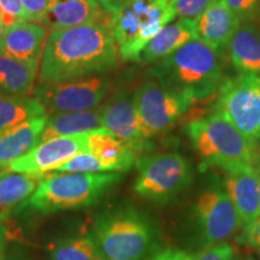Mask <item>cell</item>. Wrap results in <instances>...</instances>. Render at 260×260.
Wrapping results in <instances>:
<instances>
[{"mask_svg": "<svg viewBox=\"0 0 260 260\" xmlns=\"http://www.w3.org/2000/svg\"><path fill=\"white\" fill-rule=\"evenodd\" d=\"M121 180V172H57L42 178L18 210L50 214L94 206Z\"/></svg>", "mask_w": 260, "mask_h": 260, "instance_id": "5b68a950", "label": "cell"}, {"mask_svg": "<svg viewBox=\"0 0 260 260\" xmlns=\"http://www.w3.org/2000/svg\"><path fill=\"white\" fill-rule=\"evenodd\" d=\"M205 171L206 177L200 182L182 219V240L184 249L190 253L228 242L240 230L239 217L222 176L212 168Z\"/></svg>", "mask_w": 260, "mask_h": 260, "instance_id": "3957f363", "label": "cell"}, {"mask_svg": "<svg viewBox=\"0 0 260 260\" xmlns=\"http://www.w3.org/2000/svg\"><path fill=\"white\" fill-rule=\"evenodd\" d=\"M236 252L229 242H222L210 248L194 253L191 260H235Z\"/></svg>", "mask_w": 260, "mask_h": 260, "instance_id": "f1b7e54d", "label": "cell"}, {"mask_svg": "<svg viewBox=\"0 0 260 260\" xmlns=\"http://www.w3.org/2000/svg\"><path fill=\"white\" fill-rule=\"evenodd\" d=\"M6 249V236H5V229L0 224V260H4Z\"/></svg>", "mask_w": 260, "mask_h": 260, "instance_id": "e575fe53", "label": "cell"}, {"mask_svg": "<svg viewBox=\"0 0 260 260\" xmlns=\"http://www.w3.org/2000/svg\"><path fill=\"white\" fill-rule=\"evenodd\" d=\"M228 50L239 74L260 76V30L254 24H240L228 44Z\"/></svg>", "mask_w": 260, "mask_h": 260, "instance_id": "44dd1931", "label": "cell"}, {"mask_svg": "<svg viewBox=\"0 0 260 260\" xmlns=\"http://www.w3.org/2000/svg\"><path fill=\"white\" fill-rule=\"evenodd\" d=\"M6 170H5V168H3V167H0V177L3 176V175H4V172H5Z\"/></svg>", "mask_w": 260, "mask_h": 260, "instance_id": "74e56055", "label": "cell"}, {"mask_svg": "<svg viewBox=\"0 0 260 260\" xmlns=\"http://www.w3.org/2000/svg\"><path fill=\"white\" fill-rule=\"evenodd\" d=\"M40 64L16 59L0 52V94L29 96L32 94Z\"/></svg>", "mask_w": 260, "mask_h": 260, "instance_id": "7402d4cb", "label": "cell"}, {"mask_svg": "<svg viewBox=\"0 0 260 260\" xmlns=\"http://www.w3.org/2000/svg\"><path fill=\"white\" fill-rule=\"evenodd\" d=\"M96 2L99 3V5L105 10L107 14L112 15L122 5H124L128 0H96Z\"/></svg>", "mask_w": 260, "mask_h": 260, "instance_id": "836d02e7", "label": "cell"}, {"mask_svg": "<svg viewBox=\"0 0 260 260\" xmlns=\"http://www.w3.org/2000/svg\"><path fill=\"white\" fill-rule=\"evenodd\" d=\"M111 15L96 0H48L40 24L50 31L93 23L110 24Z\"/></svg>", "mask_w": 260, "mask_h": 260, "instance_id": "9a60e30c", "label": "cell"}, {"mask_svg": "<svg viewBox=\"0 0 260 260\" xmlns=\"http://www.w3.org/2000/svg\"><path fill=\"white\" fill-rule=\"evenodd\" d=\"M44 177L45 175L4 172L0 177V223L34 193Z\"/></svg>", "mask_w": 260, "mask_h": 260, "instance_id": "cb8c5ba5", "label": "cell"}, {"mask_svg": "<svg viewBox=\"0 0 260 260\" xmlns=\"http://www.w3.org/2000/svg\"><path fill=\"white\" fill-rule=\"evenodd\" d=\"M222 69L220 53L194 39L158 61L149 75L194 103L211 96L219 88Z\"/></svg>", "mask_w": 260, "mask_h": 260, "instance_id": "277c9868", "label": "cell"}, {"mask_svg": "<svg viewBox=\"0 0 260 260\" xmlns=\"http://www.w3.org/2000/svg\"><path fill=\"white\" fill-rule=\"evenodd\" d=\"M235 260H259V259H256L252 255H245V256H236Z\"/></svg>", "mask_w": 260, "mask_h": 260, "instance_id": "8d00e7d4", "label": "cell"}, {"mask_svg": "<svg viewBox=\"0 0 260 260\" xmlns=\"http://www.w3.org/2000/svg\"><path fill=\"white\" fill-rule=\"evenodd\" d=\"M102 126L128 146L136 155L148 148L149 139L140 124L134 98L128 90L118 88L99 106Z\"/></svg>", "mask_w": 260, "mask_h": 260, "instance_id": "5bb4252c", "label": "cell"}, {"mask_svg": "<svg viewBox=\"0 0 260 260\" xmlns=\"http://www.w3.org/2000/svg\"><path fill=\"white\" fill-rule=\"evenodd\" d=\"M4 30H5V24H4V22H3L2 12H0V41H2V38H3V34H4Z\"/></svg>", "mask_w": 260, "mask_h": 260, "instance_id": "d590c367", "label": "cell"}, {"mask_svg": "<svg viewBox=\"0 0 260 260\" xmlns=\"http://www.w3.org/2000/svg\"><path fill=\"white\" fill-rule=\"evenodd\" d=\"M29 22L40 23L46 12L48 0H21Z\"/></svg>", "mask_w": 260, "mask_h": 260, "instance_id": "4dcf8cb0", "label": "cell"}, {"mask_svg": "<svg viewBox=\"0 0 260 260\" xmlns=\"http://www.w3.org/2000/svg\"><path fill=\"white\" fill-rule=\"evenodd\" d=\"M194 253H190L183 248L176 247H162L148 260H191Z\"/></svg>", "mask_w": 260, "mask_h": 260, "instance_id": "1f68e13d", "label": "cell"}, {"mask_svg": "<svg viewBox=\"0 0 260 260\" xmlns=\"http://www.w3.org/2000/svg\"><path fill=\"white\" fill-rule=\"evenodd\" d=\"M99 128H103L99 106L88 111L56 113L47 116L46 126L42 132L39 144L54 138L88 133Z\"/></svg>", "mask_w": 260, "mask_h": 260, "instance_id": "603a6c76", "label": "cell"}, {"mask_svg": "<svg viewBox=\"0 0 260 260\" xmlns=\"http://www.w3.org/2000/svg\"><path fill=\"white\" fill-rule=\"evenodd\" d=\"M88 152L102 162L107 172L129 170L138 159L128 146L105 128L88 132Z\"/></svg>", "mask_w": 260, "mask_h": 260, "instance_id": "d6986e66", "label": "cell"}, {"mask_svg": "<svg viewBox=\"0 0 260 260\" xmlns=\"http://www.w3.org/2000/svg\"><path fill=\"white\" fill-rule=\"evenodd\" d=\"M133 98L139 122L148 139L170 132L193 103L155 80L140 84Z\"/></svg>", "mask_w": 260, "mask_h": 260, "instance_id": "8fae6325", "label": "cell"}, {"mask_svg": "<svg viewBox=\"0 0 260 260\" xmlns=\"http://www.w3.org/2000/svg\"><path fill=\"white\" fill-rule=\"evenodd\" d=\"M46 40L47 31L44 25L18 21L5 28L0 41V52L16 59L40 64Z\"/></svg>", "mask_w": 260, "mask_h": 260, "instance_id": "e0dca14e", "label": "cell"}, {"mask_svg": "<svg viewBox=\"0 0 260 260\" xmlns=\"http://www.w3.org/2000/svg\"><path fill=\"white\" fill-rule=\"evenodd\" d=\"M194 39L195 34L191 19H178L176 22H171L146 45L140 56V61L144 64L158 63Z\"/></svg>", "mask_w": 260, "mask_h": 260, "instance_id": "ffe728a7", "label": "cell"}, {"mask_svg": "<svg viewBox=\"0 0 260 260\" xmlns=\"http://www.w3.org/2000/svg\"><path fill=\"white\" fill-rule=\"evenodd\" d=\"M212 0H170L176 17L180 19H197Z\"/></svg>", "mask_w": 260, "mask_h": 260, "instance_id": "4316f807", "label": "cell"}, {"mask_svg": "<svg viewBox=\"0 0 260 260\" xmlns=\"http://www.w3.org/2000/svg\"><path fill=\"white\" fill-rule=\"evenodd\" d=\"M259 175H260V174H259Z\"/></svg>", "mask_w": 260, "mask_h": 260, "instance_id": "f35d334b", "label": "cell"}, {"mask_svg": "<svg viewBox=\"0 0 260 260\" xmlns=\"http://www.w3.org/2000/svg\"><path fill=\"white\" fill-rule=\"evenodd\" d=\"M214 112L222 115L247 139L260 142V76L239 74L218 88Z\"/></svg>", "mask_w": 260, "mask_h": 260, "instance_id": "9c48e42d", "label": "cell"}, {"mask_svg": "<svg viewBox=\"0 0 260 260\" xmlns=\"http://www.w3.org/2000/svg\"><path fill=\"white\" fill-rule=\"evenodd\" d=\"M86 151H88V133L60 136L35 146L28 153L12 161L5 170L17 174L45 175Z\"/></svg>", "mask_w": 260, "mask_h": 260, "instance_id": "4fadbf2b", "label": "cell"}, {"mask_svg": "<svg viewBox=\"0 0 260 260\" xmlns=\"http://www.w3.org/2000/svg\"><path fill=\"white\" fill-rule=\"evenodd\" d=\"M51 260H109L104 254L92 230L87 229L58 239L51 248Z\"/></svg>", "mask_w": 260, "mask_h": 260, "instance_id": "d4e9b609", "label": "cell"}, {"mask_svg": "<svg viewBox=\"0 0 260 260\" xmlns=\"http://www.w3.org/2000/svg\"><path fill=\"white\" fill-rule=\"evenodd\" d=\"M241 23H249L260 9V0H224Z\"/></svg>", "mask_w": 260, "mask_h": 260, "instance_id": "83f0119b", "label": "cell"}, {"mask_svg": "<svg viewBox=\"0 0 260 260\" xmlns=\"http://www.w3.org/2000/svg\"><path fill=\"white\" fill-rule=\"evenodd\" d=\"M0 12L5 28L18 21H28L21 0H0Z\"/></svg>", "mask_w": 260, "mask_h": 260, "instance_id": "f546056e", "label": "cell"}, {"mask_svg": "<svg viewBox=\"0 0 260 260\" xmlns=\"http://www.w3.org/2000/svg\"><path fill=\"white\" fill-rule=\"evenodd\" d=\"M242 245H247L248 247H251L253 251L255 252V254L260 258V217L259 219L256 220L254 226L252 228V230L249 232L248 235H247Z\"/></svg>", "mask_w": 260, "mask_h": 260, "instance_id": "d6a6232c", "label": "cell"}, {"mask_svg": "<svg viewBox=\"0 0 260 260\" xmlns=\"http://www.w3.org/2000/svg\"><path fill=\"white\" fill-rule=\"evenodd\" d=\"M90 230L109 260H148L162 248L157 220L129 203L98 212Z\"/></svg>", "mask_w": 260, "mask_h": 260, "instance_id": "7a4b0ae2", "label": "cell"}, {"mask_svg": "<svg viewBox=\"0 0 260 260\" xmlns=\"http://www.w3.org/2000/svg\"><path fill=\"white\" fill-rule=\"evenodd\" d=\"M134 165L138 170L133 186L135 194L153 204H170L193 184V167L180 153L142 155L136 159Z\"/></svg>", "mask_w": 260, "mask_h": 260, "instance_id": "ba28073f", "label": "cell"}, {"mask_svg": "<svg viewBox=\"0 0 260 260\" xmlns=\"http://www.w3.org/2000/svg\"><path fill=\"white\" fill-rule=\"evenodd\" d=\"M45 115L46 111L37 98L0 94V135L27 119Z\"/></svg>", "mask_w": 260, "mask_h": 260, "instance_id": "484cf974", "label": "cell"}, {"mask_svg": "<svg viewBox=\"0 0 260 260\" xmlns=\"http://www.w3.org/2000/svg\"><path fill=\"white\" fill-rule=\"evenodd\" d=\"M240 24V19L224 0H212L203 14L193 21L195 39L220 53L228 47Z\"/></svg>", "mask_w": 260, "mask_h": 260, "instance_id": "2e32d148", "label": "cell"}, {"mask_svg": "<svg viewBox=\"0 0 260 260\" xmlns=\"http://www.w3.org/2000/svg\"><path fill=\"white\" fill-rule=\"evenodd\" d=\"M118 50L110 24L93 23L50 31L39 67V82L57 83L115 69Z\"/></svg>", "mask_w": 260, "mask_h": 260, "instance_id": "6da1fadb", "label": "cell"}, {"mask_svg": "<svg viewBox=\"0 0 260 260\" xmlns=\"http://www.w3.org/2000/svg\"><path fill=\"white\" fill-rule=\"evenodd\" d=\"M47 123V115L32 117L0 135V167L8 168L39 145Z\"/></svg>", "mask_w": 260, "mask_h": 260, "instance_id": "ac0fdd59", "label": "cell"}, {"mask_svg": "<svg viewBox=\"0 0 260 260\" xmlns=\"http://www.w3.org/2000/svg\"><path fill=\"white\" fill-rule=\"evenodd\" d=\"M222 180L239 217L237 242L243 243L260 217V175L254 167L242 165L220 170Z\"/></svg>", "mask_w": 260, "mask_h": 260, "instance_id": "7c38bea8", "label": "cell"}, {"mask_svg": "<svg viewBox=\"0 0 260 260\" xmlns=\"http://www.w3.org/2000/svg\"><path fill=\"white\" fill-rule=\"evenodd\" d=\"M194 151L201 159V171L249 165L258 159L256 145L217 112L191 121L187 126Z\"/></svg>", "mask_w": 260, "mask_h": 260, "instance_id": "8992f818", "label": "cell"}, {"mask_svg": "<svg viewBox=\"0 0 260 260\" xmlns=\"http://www.w3.org/2000/svg\"><path fill=\"white\" fill-rule=\"evenodd\" d=\"M111 88L106 75H93L64 82L35 84L31 95L44 106L47 116L64 112H81L95 109Z\"/></svg>", "mask_w": 260, "mask_h": 260, "instance_id": "30bf717a", "label": "cell"}, {"mask_svg": "<svg viewBox=\"0 0 260 260\" xmlns=\"http://www.w3.org/2000/svg\"><path fill=\"white\" fill-rule=\"evenodd\" d=\"M176 18L170 0H128L110 21L118 57L140 61L146 45Z\"/></svg>", "mask_w": 260, "mask_h": 260, "instance_id": "52a82bcc", "label": "cell"}]
</instances>
